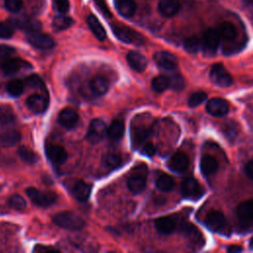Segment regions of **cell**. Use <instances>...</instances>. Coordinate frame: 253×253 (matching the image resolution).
<instances>
[{
    "label": "cell",
    "mask_w": 253,
    "mask_h": 253,
    "mask_svg": "<svg viewBox=\"0 0 253 253\" xmlns=\"http://www.w3.org/2000/svg\"><path fill=\"white\" fill-rule=\"evenodd\" d=\"M238 228L243 232L253 230V200L241 203L236 210Z\"/></svg>",
    "instance_id": "6da1fadb"
},
{
    "label": "cell",
    "mask_w": 253,
    "mask_h": 253,
    "mask_svg": "<svg viewBox=\"0 0 253 253\" xmlns=\"http://www.w3.org/2000/svg\"><path fill=\"white\" fill-rule=\"evenodd\" d=\"M52 219L56 225L68 230H79L85 226L83 218L71 211L58 212L52 217Z\"/></svg>",
    "instance_id": "7a4b0ae2"
},
{
    "label": "cell",
    "mask_w": 253,
    "mask_h": 253,
    "mask_svg": "<svg viewBox=\"0 0 253 253\" xmlns=\"http://www.w3.org/2000/svg\"><path fill=\"white\" fill-rule=\"evenodd\" d=\"M207 227L216 233L228 235L230 233V228L227 224V220L224 214L218 211H210L205 219Z\"/></svg>",
    "instance_id": "3957f363"
},
{
    "label": "cell",
    "mask_w": 253,
    "mask_h": 253,
    "mask_svg": "<svg viewBox=\"0 0 253 253\" xmlns=\"http://www.w3.org/2000/svg\"><path fill=\"white\" fill-rule=\"evenodd\" d=\"M146 177H147V167L144 164L136 166L129 178L127 179L126 185L128 190L133 194L141 193L146 185Z\"/></svg>",
    "instance_id": "277c9868"
},
{
    "label": "cell",
    "mask_w": 253,
    "mask_h": 253,
    "mask_svg": "<svg viewBox=\"0 0 253 253\" xmlns=\"http://www.w3.org/2000/svg\"><path fill=\"white\" fill-rule=\"evenodd\" d=\"M113 33L115 36L122 42L126 43H132L136 45H140L144 42V38L137 33L136 31L121 25H113L112 26Z\"/></svg>",
    "instance_id": "5b68a950"
},
{
    "label": "cell",
    "mask_w": 253,
    "mask_h": 253,
    "mask_svg": "<svg viewBox=\"0 0 253 253\" xmlns=\"http://www.w3.org/2000/svg\"><path fill=\"white\" fill-rule=\"evenodd\" d=\"M26 193L30 200L39 207H49L57 200V196L53 192H42L34 187L28 188Z\"/></svg>",
    "instance_id": "8992f818"
},
{
    "label": "cell",
    "mask_w": 253,
    "mask_h": 253,
    "mask_svg": "<svg viewBox=\"0 0 253 253\" xmlns=\"http://www.w3.org/2000/svg\"><path fill=\"white\" fill-rule=\"evenodd\" d=\"M181 192L185 198L192 200H198L205 194V191L200 183L192 177H188L183 180Z\"/></svg>",
    "instance_id": "52a82bcc"
},
{
    "label": "cell",
    "mask_w": 253,
    "mask_h": 253,
    "mask_svg": "<svg viewBox=\"0 0 253 253\" xmlns=\"http://www.w3.org/2000/svg\"><path fill=\"white\" fill-rule=\"evenodd\" d=\"M211 81L219 87H228L232 84V77L227 70L219 63L213 64L210 71Z\"/></svg>",
    "instance_id": "ba28073f"
},
{
    "label": "cell",
    "mask_w": 253,
    "mask_h": 253,
    "mask_svg": "<svg viewBox=\"0 0 253 253\" xmlns=\"http://www.w3.org/2000/svg\"><path fill=\"white\" fill-rule=\"evenodd\" d=\"M107 134V126L105 123L100 119H94L90 125L87 131V140L90 143L96 144L100 142Z\"/></svg>",
    "instance_id": "9c48e42d"
},
{
    "label": "cell",
    "mask_w": 253,
    "mask_h": 253,
    "mask_svg": "<svg viewBox=\"0 0 253 253\" xmlns=\"http://www.w3.org/2000/svg\"><path fill=\"white\" fill-rule=\"evenodd\" d=\"M219 35L217 30L209 29L204 33L202 39V48L207 54H213L215 53L218 45H219Z\"/></svg>",
    "instance_id": "30bf717a"
},
{
    "label": "cell",
    "mask_w": 253,
    "mask_h": 253,
    "mask_svg": "<svg viewBox=\"0 0 253 253\" xmlns=\"http://www.w3.org/2000/svg\"><path fill=\"white\" fill-rule=\"evenodd\" d=\"M32 68L30 62L25 61L21 58H7L1 62V69L7 75L18 73L22 70Z\"/></svg>",
    "instance_id": "8fae6325"
},
{
    "label": "cell",
    "mask_w": 253,
    "mask_h": 253,
    "mask_svg": "<svg viewBox=\"0 0 253 253\" xmlns=\"http://www.w3.org/2000/svg\"><path fill=\"white\" fill-rule=\"evenodd\" d=\"M27 40L33 46L40 49H49L54 45V41L50 36L40 32L30 33Z\"/></svg>",
    "instance_id": "7c38bea8"
},
{
    "label": "cell",
    "mask_w": 253,
    "mask_h": 253,
    "mask_svg": "<svg viewBox=\"0 0 253 253\" xmlns=\"http://www.w3.org/2000/svg\"><path fill=\"white\" fill-rule=\"evenodd\" d=\"M153 59L159 67L165 70H173L178 66V60L176 56L168 51L156 52L153 55Z\"/></svg>",
    "instance_id": "4fadbf2b"
},
{
    "label": "cell",
    "mask_w": 253,
    "mask_h": 253,
    "mask_svg": "<svg viewBox=\"0 0 253 253\" xmlns=\"http://www.w3.org/2000/svg\"><path fill=\"white\" fill-rule=\"evenodd\" d=\"M229 107L225 100L221 98L211 99L207 104V111L214 117H223L228 113Z\"/></svg>",
    "instance_id": "5bb4252c"
},
{
    "label": "cell",
    "mask_w": 253,
    "mask_h": 253,
    "mask_svg": "<svg viewBox=\"0 0 253 253\" xmlns=\"http://www.w3.org/2000/svg\"><path fill=\"white\" fill-rule=\"evenodd\" d=\"M189 166V158L184 152H176L168 161V167L177 173L184 172Z\"/></svg>",
    "instance_id": "9a60e30c"
},
{
    "label": "cell",
    "mask_w": 253,
    "mask_h": 253,
    "mask_svg": "<svg viewBox=\"0 0 253 253\" xmlns=\"http://www.w3.org/2000/svg\"><path fill=\"white\" fill-rule=\"evenodd\" d=\"M217 33L219 35V38L221 41H223L225 43L232 42L237 38V30L235 26L230 22H223L219 25L217 29Z\"/></svg>",
    "instance_id": "2e32d148"
},
{
    "label": "cell",
    "mask_w": 253,
    "mask_h": 253,
    "mask_svg": "<svg viewBox=\"0 0 253 253\" xmlns=\"http://www.w3.org/2000/svg\"><path fill=\"white\" fill-rule=\"evenodd\" d=\"M79 120L77 112L72 108L63 109L58 115V122L66 128L73 127Z\"/></svg>",
    "instance_id": "e0dca14e"
},
{
    "label": "cell",
    "mask_w": 253,
    "mask_h": 253,
    "mask_svg": "<svg viewBox=\"0 0 253 253\" xmlns=\"http://www.w3.org/2000/svg\"><path fill=\"white\" fill-rule=\"evenodd\" d=\"M126 60L129 64V66L136 72H142L146 68V65H147V60L144 57V55H142L140 52L134 51V50H131L127 53Z\"/></svg>",
    "instance_id": "ac0fdd59"
},
{
    "label": "cell",
    "mask_w": 253,
    "mask_h": 253,
    "mask_svg": "<svg viewBox=\"0 0 253 253\" xmlns=\"http://www.w3.org/2000/svg\"><path fill=\"white\" fill-rule=\"evenodd\" d=\"M179 9H180L179 0H159L158 11L163 17L170 18L176 15Z\"/></svg>",
    "instance_id": "d6986e66"
},
{
    "label": "cell",
    "mask_w": 253,
    "mask_h": 253,
    "mask_svg": "<svg viewBox=\"0 0 253 253\" xmlns=\"http://www.w3.org/2000/svg\"><path fill=\"white\" fill-rule=\"evenodd\" d=\"M73 197L79 202H85L88 200L91 194V186L84 181H77L71 188Z\"/></svg>",
    "instance_id": "ffe728a7"
},
{
    "label": "cell",
    "mask_w": 253,
    "mask_h": 253,
    "mask_svg": "<svg viewBox=\"0 0 253 253\" xmlns=\"http://www.w3.org/2000/svg\"><path fill=\"white\" fill-rule=\"evenodd\" d=\"M155 228L162 234H170L177 228L176 220L171 216H162L155 220Z\"/></svg>",
    "instance_id": "44dd1931"
},
{
    "label": "cell",
    "mask_w": 253,
    "mask_h": 253,
    "mask_svg": "<svg viewBox=\"0 0 253 253\" xmlns=\"http://www.w3.org/2000/svg\"><path fill=\"white\" fill-rule=\"evenodd\" d=\"M46 155L54 164H62L67 159L66 150L60 145H49L46 147Z\"/></svg>",
    "instance_id": "7402d4cb"
},
{
    "label": "cell",
    "mask_w": 253,
    "mask_h": 253,
    "mask_svg": "<svg viewBox=\"0 0 253 253\" xmlns=\"http://www.w3.org/2000/svg\"><path fill=\"white\" fill-rule=\"evenodd\" d=\"M27 106L34 113H42L46 109L47 101L46 99L39 94H33L27 99Z\"/></svg>",
    "instance_id": "603a6c76"
},
{
    "label": "cell",
    "mask_w": 253,
    "mask_h": 253,
    "mask_svg": "<svg viewBox=\"0 0 253 253\" xmlns=\"http://www.w3.org/2000/svg\"><path fill=\"white\" fill-rule=\"evenodd\" d=\"M89 87L91 92L96 95V96H102L104 95L108 88H109V83L108 80L101 75H97L93 77L89 83Z\"/></svg>",
    "instance_id": "cb8c5ba5"
},
{
    "label": "cell",
    "mask_w": 253,
    "mask_h": 253,
    "mask_svg": "<svg viewBox=\"0 0 253 253\" xmlns=\"http://www.w3.org/2000/svg\"><path fill=\"white\" fill-rule=\"evenodd\" d=\"M14 25L18 28L30 33L39 32L41 30V23L32 18H20V19H14L13 21Z\"/></svg>",
    "instance_id": "d4e9b609"
},
{
    "label": "cell",
    "mask_w": 253,
    "mask_h": 253,
    "mask_svg": "<svg viewBox=\"0 0 253 253\" xmlns=\"http://www.w3.org/2000/svg\"><path fill=\"white\" fill-rule=\"evenodd\" d=\"M116 8L118 12L126 18L131 17L135 10H136V4L134 0H114Z\"/></svg>",
    "instance_id": "484cf974"
},
{
    "label": "cell",
    "mask_w": 253,
    "mask_h": 253,
    "mask_svg": "<svg viewBox=\"0 0 253 253\" xmlns=\"http://www.w3.org/2000/svg\"><path fill=\"white\" fill-rule=\"evenodd\" d=\"M181 229H182L183 233L187 236V238L190 240V242H192L196 245L197 244L201 245L203 243V241H204L203 236L195 225H193L191 223H184L181 226Z\"/></svg>",
    "instance_id": "4316f807"
},
{
    "label": "cell",
    "mask_w": 253,
    "mask_h": 253,
    "mask_svg": "<svg viewBox=\"0 0 253 253\" xmlns=\"http://www.w3.org/2000/svg\"><path fill=\"white\" fill-rule=\"evenodd\" d=\"M201 171L205 176L212 175L218 168V163L216 159L211 155H204L201 159Z\"/></svg>",
    "instance_id": "83f0119b"
},
{
    "label": "cell",
    "mask_w": 253,
    "mask_h": 253,
    "mask_svg": "<svg viewBox=\"0 0 253 253\" xmlns=\"http://www.w3.org/2000/svg\"><path fill=\"white\" fill-rule=\"evenodd\" d=\"M87 24L91 32L99 41H104L106 39V31L94 15H89L87 17Z\"/></svg>",
    "instance_id": "f1b7e54d"
},
{
    "label": "cell",
    "mask_w": 253,
    "mask_h": 253,
    "mask_svg": "<svg viewBox=\"0 0 253 253\" xmlns=\"http://www.w3.org/2000/svg\"><path fill=\"white\" fill-rule=\"evenodd\" d=\"M125 132V125L122 121H114L107 129V134L112 140H119L123 137Z\"/></svg>",
    "instance_id": "f546056e"
},
{
    "label": "cell",
    "mask_w": 253,
    "mask_h": 253,
    "mask_svg": "<svg viewBox=\"0 0 253 253\" xmlns=\"http://www.w3.org/2000/svg\"><path fill=\"white\" fill-rule=\"evenodd\" d=\"M21 139V134L17 130H8L0 135V143L4 146H13Z\"/></svg>",
    "instance_id": "4dcf8cb0"
},
{
    "label": "cell",
    "mask_w": 253,
    "mask_h": 253,
    "mask_svg": "<svg viewBox=\"0 0 253 253\" xmlns=\"http://www.w3.org/2000/svg\"><path fill=\"white\" fill-rule=\"evenodd\" d=\"M150 133V129L145 126H140L132 129V143L134 146L143 143Z\"/></svg>",
    "instance_id": "1f68e13d"
},
{
    "label": "cell",
    "mask_w": 253,
    "mask_h": 253,
    "mask_svg": "<svg viewBox=\"0 0 253 253\" xmlns=\"http://www.w3.org/2000/svg\"><path fill=\"white\" fill-rule=\"evenodd\" d=\"M155 184H156V187L158 190L163 191V192H169L174 188L175 182H174V179L170 175L162 174L157 178Z\"/></svg>",
    "instance_id": "d6a6232c"
},
{
    "label": "cell",
    "mask_w": 253,
    "mask_h": 253,
    "mask_svg": "<svg viewBox=\"0 0 253 253\" xmlns=\"http://www.w3.org/2000/svg\"><path fill=\"white\" fill-rule=\"evenodd\" d=\"M151 87L155 92L161 93L170 87V79L164 75L156 76L152 79Z\"/></svg>",
    "instance_id": "836d02e7"
},
{
    "label": "cell",
    "mask_w": 253,
    "mask_h": 253,
    "mask_svg": "<svg viewBox=\"0 0 253 253\" xmlns=\"http://www.w3.org/2000/svg\"><path fill=\"white\" fill-rule=\"evenodd\" d=\"M18 154L20 158L28 164H34L38 161V155L27 146H20L18 149Z\"/></svg>",
    "instance_id": "e575fe53"
},
{
    "label": "cell",
    "mask_w": 253,
    "mask_h": 253,
    "mask_svg": "<svg viewBox=\"0 0 253 253\" xmlns=\"http://www.w3.org/2000/svg\"><path fill=\"white\" fill-rule=\"evenodd\" d=\"M73 24V20L70 17L59 15L53 19L52 26L55 31H62L69 28Z\"/></svg>",
    "instance_id": "d590c367"
},
{
    "label": "cell",
    "mask_w": 253,
    "mask_h": 253,
    "mask_svg": "<svg viewBox=\"0 0 253 253\" xmlns=\"http://www.w3.org/2000/svg\"><path fill=\"white\" fill-rule=\"evenodd\" d=\"M24 87H25V83L22 80L14 79V80H11L10 82H8V84L6 86V90L11 96L16 97L23 93Z\"/></svg>",
    "instance_id": "8d00e7d4"
},
{
    "label": "cell",
    "mask_w": 253,
    "mask_h": 253,
    "mask_svg": "<svg viewBox=\"0 0 253 253\" xmlns=\"http://www.w3.org/2000/svg\"><path fill=\"white\" fill-rule=\"evenodd\" d=\"M184 46H185L187 51L192 52V53H196L202 47V41H200L196 37H192V38H189L185 41Z\"/></svg>",
    "instance_id": "74e56055"
},
{
    "label": "cell",
    "mask_w": 253,
    "mask_h": 253,
    "mask_svg": "<svg viewBox=\"0 0 253 253\" xmlns=\"http://www.w3.org/2000/svg\"><path fill=\"white\" fill-rule=\"evenodd\" d=\"M14 121V114L11 108L7 106L0 107V123L2 125L11 124Z\"/></svg>",
    "instance_id": "f35d334b"
},
{
    "label": "cell",
    "mask_w": 253,
    "mask_h": 253,
    "mask_svg": "<svg viewBox=\"0 0 253 253\" xmlns=\"http://www.w3.org/2000/svg\"><path fill=\"white\" fill-rule=\"evenodd\" d=\"M9 204L10 206L17 211H23L27 207V203L23 197L20 195H13L9 199Z\"/></svg>",
    "instance_id": "ab89813d"
},
{
    "label": "cell",
    "mask_w": 253,
    "mask_h": 253,
    "mask_svg": "<svg viewBox=\"0 0 253 253\" xmlns=\"http://www.w3.org/2000/svg\"><path fill=\"white\" fill-rule=\"evenodd\" d=\"M208 95L207 93L203 92V91H199V92H195L193 93L189 100H188V103H189V106L190 107H197L199 105H201L204 101H206Z\"/></svg>",
    "instance_id": "60d3db41"
},
{
    "label": "cell",
    "mask_w": 253,
    "mask_h": 253,
    "mask_svg": "<svg viewBox=\"0 0 253 253\" xmlns=\"http://www.w3.org/2000/svg\"><path fill=\"white\" fill-rule=\"evenodd\" d=\"M121 157L116 153H109L103 159L104 165L108 168H116L121 164Z\"/></svg>",
    "instance_id": "b9f144b4"
},
{
    "label": "cell",
    "mask_w": 253,
    "mask_h": 253,
    "mask_svg": "<svg viewBox=\"0 0 253 253\" xmlns=\"http://www.w3.org/2000/svg\"><path fill=\"white\" fill-rule=\"evenodd\" d=\"M4 4H5L6 9L12 13L19 12L23 7L22 0H5Z\"/></svg>",
    "instance_id": "7bdbcfd3"
},
{
    "label": "cell",
    "mask_w": 253,
    "mask_h": 253,
    "mask_svg": "<svg viewBox=\"0 0 253 253\" xmlns=\"http://www.w3.org/2000/svg\"><path fill=\"white\" fill-rule=\"evenodd\" d=\"M14 29L12 25L0 22V39H9L13 36Z\"/></svg>",
    "instance_id": "ee69618b"
},
{
    "label": "cell",
    "mask_w": 253,
    "mask_h": 253,
    "mask_svg": "<svg viewBox=\"0 0 253 253\" xmlns=\"http://www.w3.org/2000/svg\"><path fill=\"white\" fill-rule=\"evenodd\" d=\"M170 79V87L174 90H181L184 87V79L181 75L175 74Z\"/></svg>",
    "instance_id": "f6af8a7d"
},
{
    "label": "cell",
    "mask_w": 253,
    "mask_h": 253,
    "mask_svg": "<svg viewBox=\"0 0 253 253\" xmlns=\"http://www.w3.org/2000/svg\"><path fill=\"white\" fill-rule=\"evenodd\" d=\"M53 7L57 12L64 14L69 10V1L68 0H53Z\"/></svg>",
    "instance_id": "bcb514c9"
},
{
    "label": "cell",
    "mask_w": 253,
    "mask_h": 253,
    "mask_svg": "<svg viewBox=\"0 0 253 253\" xmlns=\"http://www.w3.org/2000/svg\"><path fill=\"white\" fill-rule=\"evenodd\" d=\"M15 52V49L8 45H0V60L4 61Z\"/></svg>",
    "instance_id": "7dc6e473"
},
{
    "label": "cell",
    "mask_w": 253,
    "mask_h": 253,
    "mask_svg": "<svg viewBox=\"0 0 253 253\" xmlns=\"http://www.w3.org/2000/svg\"><path fill=\"white\" fill-rule=\"evenodd\" d=\"M95 4H96V7L101 11V13L105 16V17H108L110 18L112 15H111V12L105 2V0H95Z\"/></svg>",
    "instance_id": "c3c4849f"
},
{
    "label": "cell",
    "mask_w": 253,
    "mask_h": 253,
    "mask_svg": "<svg viewBox=\"0 0 253 253\" xmlns=\"http://www.w3.org/2000/svg\"><path fill=\"white\" fill-rule=\"evenodd\" d=\"M141 153L143 155H146L148 157H151L154 155L155 153V146L153 145V143L151 142H146L143 144L142 148H141Z\"/></svg>",
    "instance_id": "681fc988"
},
{
    "label": "cell",
    "mask_w": 253,
    "mask_h": 253,
    "mask_svg": "<svg viewBox=\"0 0 253 253\" xmlns=\"http://www.w3.org/2000/svg\"><path fill=\"white\" fill-rule=\"evenodd\" d=\"M26 83L29 84L30 86L37 87V88L42 86V82L41 78H40L39 76H37V75H31V76H29V77L27 78V80H26Z\"/></svg>",
    "instance_id": "f907efd6"
},
{
    "label": "cell",
    "mask_w": 253,
    "mask_h": 253,
    "mask_svg": "<svg viewBox=\"0 0 253 253\" xmlns=\"http://www.w3.org/2000/svg\"><path fill=\"white\" fill-rule=\"evenodd\" d=\"M35 252H40V253H44V252H48V253H51V252H58L57 249H54L52 247H48V246H43V245H38L35 247L34 249Z\"/></svg>",
    "instance_id": "816d5d0a"
},
{
    "label": "cell",
    "mask_w": 253,
    "mask_h": 253,
    "mask_svg": "<svg viewBox=\"0 0 253 253\" xmlns=\"http://www.w3.org/2000/svg\"><path fill=\"white\" fill-rule=\"evenodd\" d=\"M244 170H245V174H246L251 180H253V160H250V161H248V162L246 163Z\"/></svg>",
    "instance_id": "f5cc1de1"
},
{
    "label": "cell",
    "mask_w": 253,
    "mask_h": 253,
    "mask_svg": "<svg viewBox=\"0 0 253 253\" xmlns=\"http://www.w3.org/2000/svg\"><path fill=\"white\" fill-rule=\"evenodd\" d=\"M240 251H242V247H240L238 245H231L227 248V252H229V253H237Z\"/></svg>",
    "instance_id": "db71d44e"
},
{
    "label": "cell",
    "mask_w": 253,
    "mask_h": 253,
    "mask_svg": "<svg viewBox=\"0 0 253 253\" xmlns=\"http://www.w3.org/2000/svg\"><path fill=\"white\" fill-rule=\"evenodd\" d=\"M246 6H253V0H242Z\"/></svg>",
    "instance_id": "11a10c76"
},
{
    "label": "cell",
    "mask_w": 253,
    "mask_h": 253,
    "mask_svg": "<svg viewBox=\"0 0 253 253\" xmlns=\"http://www.w3.org/2000/svg\"><path fill=\"white\" fill-rule=\"evenodd\" d=\"M249 247L251 248V249H253V237L250 239V241H249Z\"/></svg>",
    "instance_id": "9f6ffc18"
},
{
    "label": "cell",
    "mask_w": 253,
    "mask_h": 253,
    "mask_svg": "<svg viewBox=\"0 0 253 253\" xmlns=\"http://www.w3.org/2000/svg\"><path fill=\"white\" fill-rule=\"evenodd\" d=\"M252 23H253V17H252Z\"/></svg>",
    "instance_id": "6f0895ef"
}]
</instances>
